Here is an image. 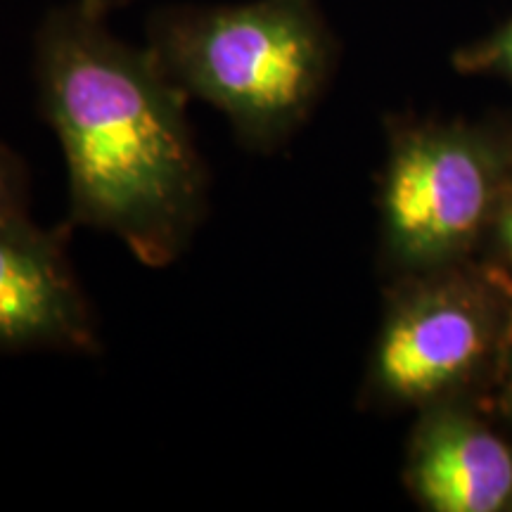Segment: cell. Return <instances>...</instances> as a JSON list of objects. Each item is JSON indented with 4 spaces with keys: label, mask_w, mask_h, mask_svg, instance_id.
<instances>
[{
    "label": "cell",
    "mask_w": 512,
    "mask_h": 512,
    "mask_svg": "<svg viewBox=\"0 0 512 512\" xmlns=\"http://www.w3.org/2000/svg\"><path fill=\"white\" fill-rule=\"evenodd\" d=\"M105 17L86 0L48 12L34 36L38 105L67 166L69 226L110 233L143 266L164 268L207 219V164L188 93Z\"/></svg>",
    "instance_id": "1"
},
{
    "label": "cell",
    "mask_w": 512,
    "mask_h": 512,
    "mask_svg": "<svg viewBox=\"0 0 512 512\" xmlns=\"http://www.w3.org/2000/svg\"><path fill=\"white\" fill-rule=\"evenodd\" d=\"M453 64L463 74L498 76L512 83V19L482 41L458 50Z\"/></svg>",
    "instance_id": "7"
},
{
    "label": "cell",
    "mask_w": 512,
    "mask_h": 512,
    "mask_svg": "<svg viewBox=\"0 0 512 512\" xmlns=\"http://www.w3.org/2000/svg\"><path fill=\"white\" fill-rule=\"evenodd\" d=\"M510 330L512 275L496 261L389 280L361 403L420 411L491 387Z\"/></svg>",
    "instance_id": "3"
},
{
    "label": "cell",
    "mask_w": 512,
    "mask_h": 512,
    "mask_svg": "<svg viewBox=\"0 0 512 512\" xmlns=\"http://www.w3.org/2000/svg\"><path fill=\"white\" fill-rule=\"evenodd\" d=\"M69 226L0 221V351H100L98 320L67 254Z\"/></svg>",
    "instance_id": "5"
},
{
    "label": "cell",
    "mask_w": 512,
    "mask_h": 512,
    "mask_svg": "<svg viewBox=\"0 0 512 512\" xmlns=\"http://www.w3.org/2000/svg\"><path fill=\"white\" fill-rule=\"evenodd\" d=\"M489 242H494L498 261L505 271L512 275V183L508 192H505L501 207H498V214L494 219V226H491Z\"/></svg>",
    "instance_id": "10"
},
{
    "label": "cell",
    "mask_w": 512,
    "mask_h": 512,
    "mask_svg": "<svg viewBox=\"0 0 512 512\" xmlns=\"http://www.w3.org/2000/svg\"><path fill=\"white\" fill-rule=\"evenodd\" d=\"M29 169L10 145L0 143V221L29 214Z\"/></svg>",
    "instance_id": "8"
},
{
    "label": "cell",
    "mask_w": 512,
    "mask_h": 512,
    "mask_svg": "<svg viewBox=\"0 0 512 512\" xmlns=\"http://www.w3.org/2000/svg\"><path fill=\"white\" fill-rule=\"evenodd\" d=\"M147 48L166 74L228 119L240 147L271 155L316 110L337 60L313 0H247L157 12Z\"/></svg>",
    "instance_id": "2"
},
{
    "label": "cell",
    "mask_w": 512,
    "mask_h": 512,
    "mask_svg": "<svg viewBox=\"0 0 512 512\" xmlns=\"http://www.w3.org/2000/svg\"><path fill=\"white\" fill-rule=\"evenodd\" d=\"M88 5H93V8H98L100 12H110L112 8H117V5H121V3H126V0H86Z\"/></svg>",
    "instance_id": "11"
},
{
    "label": "cell",
    "mask_w": 512,
    "mask_h": 512,
    "mask_svg": "<svg viewBox=\"0 0 512 512\" xmlns=\"http://www.w3.org/2000/svg\"><path fill=\"white\" fill-rule=\"evenodd\" d=\"M403 484L430 512H512V439L475 394L415 411Z\"/></svg>",
    "instance_id": "6"
},
{
    "label": "cell",
    "mask_w": 512,
    "mask_h": 512,
    "mask_svg": "<svg viewBox=\"0 0 512 512\" xmlns=\"http://www.w3.org/2000/svg\"><path fill=\"white\" fill-rule=\"evenodd\" d=\"M512 183V140L465 121H392L377 192L384 278L470 261Z\"/></svg>",
    "instance_id": "4"
},
{
    "label": "cell",
    "mask_w": 512,
    "mask_h": 512,
    "mask_svg": "<svg viewBox=\"0 0 512 512\" xmlns=\"http://www.w3.org/2000/svg\"><path fill=\"white\" fill-rule=\"evenodd\" d=\"M489 389V408L505 427H512V330Z\"/></svg>",
    "instance_id": "9"
}]
</instances>
